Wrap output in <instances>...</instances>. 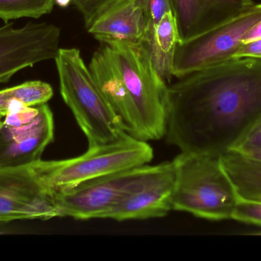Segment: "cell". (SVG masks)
Returning a JSON list of instances; mask_svg holds the SVG:
<instances>
[{"label": "cell", "mask_w": 261, "mask_h": 261, "mask_svg": "<svg viewBox=\"0 0 261 261\" xmlns=\"http://www.w3.org/2000/svg\"><path fill=\"white\" fill-rule=\"evenodd\" d=\"M261 39V20L257 21L255 25L252 26L249 30L248 31L245 36H244L242 43L247 44V43L253 42V41H258Z\"/></svg>", "instance_id": "cb8c5ba5"}, {"label": "cell", "mask_w": 261, "mask_h": 261, "mask_svg": "<svg viewBox=\"0 0 261 261\" xmlns=\"http://www.w3.org/2000/svg\"><path fill=\"white\" fill-rule=\"evenodd\" d=\"M254 234V235H261V232L255 233V234Z\"/></svg>", "instance_id": "f1b7e54d"}, {"label": "cell", "mask_w": 261, "mask_h": 261, "mask_svg": "<svg viewBox=\"0 0 261 261\" xmlns=\"http://www.w3.org/2000/svg\"><path fill=\"white\" fill-rule=\"evenodd\" d=\"M54 138L53 113L47 103L11 110L0 126V167L39 160Z\"/></svg>", "instance_id": "52a82bcc"}, {"label": "cell", "mask_w": 261, "mask_h": 261, "mask_svg": "<svg viewBox=\"0 0 261 261\" xmlns=\"http://www.w3.org/2000/svg\"><path fill=\"white\" fill-rule=\"evenodd\" d=\"M120 72L128 102L125 131L140 140L165 136L168 85L159 75L144 44L107 45Z\"/></svg>", "instance_id": "7a4b0ae2"}, {"label": "cell", "mask_w": 261, "mask_h": 261, "mask_svg": "<svg viewBox=\"0 0 261 261\" xmlns=\"http://www.w3.org/2000/svg\"><path fill=\"white\" fill-rule=\"evenodd\" d=\"M222 163L239 200L261 202V161L238 150L222 156Z\"/></svg>", "instance_id": "2e32d148"}, {"label": "cell", "mask_w": 261, "mask_h": 261, "mask_svg": "<svg viewBox=\"0 0 261 261\" xmlns=\"http://www.w3.org/2000/svg\"><path fill=\"white\" fill-rule=\"evenodd\" d=\"M136 1L142 7L145 13L147 22V35L161 21L164 14L170 11L173 12L171 0H136Z\"/></svg>", "instance_id": "ffe728a7"}, {"label": "cell", "mask_w": 261, "mask_h": 261, "mask_svg": "<svg viewBox=\"0 0 261 261\" xmlns=\"http://www.w3.org/2000/svg\"><path fill=\"white\" fill-rule=\"evenodd\" d=\"M87 31L106 45L144 44L147 32V18L136 0H119L105 11Z\"/></svg>", "instance_id": "4fadbf2b"}, {"label": "cell", "mask_w": 261, "mask_h": 261, "mask_svg": "<svg viewBox=\"0 0 261 261\" xmlns=\"http://www.w3.org/2000/svg\"><path fill=\"white\" fill-rule=\"evenodd\" d=\"M6 234V232H5V231H2V230H0V235H1V234Z\"/></svg>", "instance_id": "83f0119b"}, {"label": "cell", "mask_w": 261, "mask_h": 261, "mask_svg": "<svg viewBox=\"0 0 261 261\" xmlns=\"http://www.w3.org/2000/svg\"><path fill=\"white\" fill-rule=\"evenodd\" d=\"M61 29L47 22H29L20 28L12 24L0 28V84L15 74L47 60L59 52Z\"/></svg>", "instance_id": "30bf717a"}, {"label": "cell", "mask_w": 261, "mask_h": 261, "mask_svg": "<svg viewBox=\"0 0 261 261\" xmlns=\"http://www.w3.org/2000/svg\"><path fill=\"white\" fill-rule=\"evenodd\" d=\"M89 67L101 93L125 129L128 115V97L122 75L108 46L105 44V47L95 52Z\"/></svg>", "instance_id": "5bb4252c"}, {"label": "cell", "mask_w": 261, "mask_h": 261, "mask_svg": "<svg viewBox=\"0 0 261 261\" xmlns=\"http://www.w3.org/2000/svg\"><path fill=\"white\" fill-rule=\"evenodd\" d=\"M54 95L53 87L41 81H27L19 85L0 90V113L8 112L23 106L40 105L48 102Z\"/></svg>", "instance_id": "e0dca14e"}, {"label": "cell", "mask_w": 261, "mask_h": 261, "mask_svg": "<svg viewBox=\"0 0 261 261\" xmlns=\"http://www.w3.org/2000/svg\"><path fill=\"white\" fill-rule=\"evenodd\" d=\"M174 182L172 161L150 165L103 219L124 222L164 217L172 211Z\"/></svg>", "instance_id": "8fae6325"}, {"label": "cell", "mask_w": 261, "mask_h": 261, "mask_svg": "<svg viewBox=\"0 0 261 261\" xmlns=\"http://www.w3.org/2000/svg\"><path fill=\"white\" fill-rule=\"evenodd\" d=\"M179 42L177 26L173 12L164 14L161 21L146 35L145 46L156 72L165 80L173 77V58Z\"/></svg>", "instance_id": "9a60e30c"}, {"label": "cell", "mask_w": 261, "mask_h": 261, "mask_svg": "<svg viewBox=\"0 0 261 261\" xmlns=\"http://www.w3.org/2000/svg\"><path fill=\"white\" fill-rule=\"evenodd\" d=\"M231 219L261 228V202L239 200Z\"/></svg>", "instance_id": "44dd1931"}, {"label": "cell", "mask_w": 261, "mask_h": 261, "mask_svg": "<svg viewBox=\"0 0 261 261\" xmlns=\"http://www.w3.org/2000/svg\"><path fill=\"white\" fill-rule=\"evenodd\" d=\"M119 0H73L72 4L76 6L84 18L87 29L103 13Z\"/></svg>", "instance_id": "d6986e66"}, {"label": "cell", "mask_w": 261, "mask_h": 261, "mask_svg": "<svg viewBox=\"0 0 261 261\" xmlns=\"http://www.w3.org/2000/svg\"><path fill=\"white\" fill-rule=\"evenodd\" d=\"M172 162V210L208 221L231 219L239 199L222 156L180 153Z\"/></svg>", "instance_id": "3957f363"}, {"label": "cell", "mask_w": 261, "mask_h": 261, "mask_svg": "<svg viewBox=\"0 0 261 261\" xmlns=\"http://www.w3.org/2000/svg\"><path fill=\"white\" fill-rule=\"evenodd\" d=\"M4 114H3V113H0V126L2 125V123H3V118H4Z\"/></svg>", "instance_id": "4316f807"}, {"label": "cell", "mask_w": 261, "mask_h": 261, "mask_svg": "<svg viewBox=\"0 0 261 261\" xmlns=\"http://www.w3.org/2000/svg\"><path fill=\"white\" fill-rule=\"evenodd\" d=\"M261 58V39L247 44H242L236 58Z\"/></svg>", "instance_id": "603a6c76"}, {"label": "cell", "mask_w": 261, "mask_h": 261, "mask_svg": "<svg viewBox=\"0 0 261 261\" xmlns=\"http://www.w3.org/2000/svg\"><path fill=\"white\" fill-rule=\"evenodd\" d=\"M59 7L67 8L71 4L73 0H54Z\"/></svg>", "instance_id": "484cf974"}, {"label": "cell", "mask_w": 261, "mask_h": 261, "mask_svg": "<svg viewBox=\"0 0 261 261\" xmlns=\"http://www.w3.org/2000/svg\"><path fill=\"white\" fill-rule=\"evenodd\" d=\"M179 41L201 35L254 6L252 0H171Z\"/></svg>", "instance_id": "7c38bea8"}, {"label": "cell", "mask_w": 261, "mask_h": 261, "mask_svg": "<svg viewBox=\"0 0 261 261\" xmlns=\"http://www.w3.org/2000/svg\"><path fill=\"white\" fill-rule=\"evenodd\" d=\"M241 153H245V154L248 155L251 157L261 161V149H254V150H248L246 152H241Z\"/></svg>", "instance_id": "d4e9b609"}, {"label": "cell", "mask_w": 261, "mask_h": 261, "mask_svg": "<svg viewBox=\"0 0 261 261\" xmlns=\"http://www.w3.org/2000/svg\"><path fill=\"white\" fill-rule=\"evenodd\" d=\"M149 167L147 164L107 175L56 193L58 217H70L76 220L103 219Z\"/></svg>", "instance_id": "9c48e42d"}, {"label": "cell", "mask_w": 261, "mask_h": 261, "mask_svg": "<svg viewBox=\"0 0 261 261\" xmlns=\"http://www.w3.org/2000/svg\"><path fill=\"white\" fill-rule=\"evenodd\" d=\"M153 158V148L148 143L125 134L114 142L90 147L76 157L41 159L31 165L40 180L55 195L92 179L147 165Z\"/></svg>", "instance_id": "5b68a950"}, {"label": "cell", "mask_w": 261, "mask_h": 261, "mask_svg": "<svg viewBox=\"0 0 261 261\" xmlns=\"http://www.w3.org/2000/svg\"><path fill=\"white\" fill-rule=\"evenodd\" d=\"M168 86L165 137L180 153L236 150L261 118V58H234Z\"/></svg>", "instance_id": "6da1fadb"}, {"label": "cell", "mask_w": 261, "mask_h": 261, "mask_svg": "<svg viewBox=\"0 0 261 261\" xmlns=\"http://www.w3.org/2000/svg\"><path fill=\"white\" fill-rule=\"evenodd\" d=\"M254 149H261V118L236 150L246 152Z\"/></svg>", "instance_id": "7402d4cb"}, {"label": "cell", "mask_w": 261, "mask_h": 261, "mask_svg": "<svg viewBox=\"0 0 261 261\" xmlns=\"http://www.w3.org/2000/svg\"><path fill=\"white\" fill-rule=\"evenodd\" d=\"M261 20V3L210 30L179 41L175 50L172 75L182 78L192 72L236 58L248 31Z\"/></svg>", "instance_id": "8992f818"}, {"label": "cell", "mask_w": 261, "mask_h": 261, "mask_svg": "<svg viewBox=\"0 0 261 261\" xmlns=\"http://www.w3.org/2000/svg\"><path fill=\"white\" fill-rule=\"evenodd\" d=\"M60 91L88 142L89 147L114 142L127 134L101 93L81 51L60 49L55 59Z\"/></svg>", "instance_id": "277c9868"}, {"label": "cell", "mask_w": 261, "mask_h": 261, "mask_svg": "<svg viewBox=\"0 0 261 261\" xmlns=\"http://www.w3.org/2000/svg\"><path fill=\"white\" fill-rule=\"evenodd\" d=\"M55 6L54 0H0V19L21 18H38L50 13Z\"/></svg>", "instance_id": "ac0fdd59"}, {"label": "cell", "mask_w": 261, "mask_h": 261, "mask_svg": "<svg viewBox=\"0 0 261 261\" xmlns=\"http://www.w3.org/2000/svg\"><path fill=\"white\" fill-rule=\"evenodd\" d=\"M58 217L55 194L32 165L0 167V223Z\"/></svg>", "instance_id": "ba28073f"}]
</instances>
